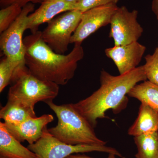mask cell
Wrapping results in <instances>:
<instances>
[{
    "label": "cell",
    "mask_w": 158,
    "mask_h": 158,
    "mask_svg": "<svg viewBox=\"0 0 158 158\" xmlns=\"http://www.w3.org/2000/svg\"><path fill=\"white\" fill-rule=\"evenodd\" d=\"M25 62L31 74L42 81L66 85L73 77L78 62L85 55L81 44H75L67 55L55 52L38 31L23 38Z\"/></svg>",
    "instance_id": "6da1fadb"
},
{
    "label": "cell",
    "mask_w": 158,
    "mask_h": 158,
    "mask_svg": "<svg viewBox=\"0 0 158 158\" xmlns=\"http://www.w3.org/2000/svg\"><path fill=\"white\" fill-rule=\"evenodd\" d=\"M146 80L144 65L117 76L102 70L99 88L90 96L73 104L74 106L95 128L98 119L106 117V111L113 109L116 112L125 105L130 90L139 82Z\"/></svg>",
    "instance_id": "7a4b0ae2"
},
{
    "label": "cell",
    "mask_w": 158,
    "mask_h": 158,
    "mask_svg": "<svg viewBox=\"0 0 158 158\" xmlns=\"http://www.w3.org/2000/svg\"><path fill=\"white\" fill-rule=\"evenodd\" d=\"M47 104L58 118L57 125L48 130L59 141L70 145H106L107 142L97 137L94 128L75 109L73 104L57 105L51 102Z\"/></svg>",
    "instance_id": "3957f363"
},
{
    "label": "cell",
    "mask_w": 158,
    "mask_h": 158,
    "mask_svg": "<svg viewBox=\"0 0 158 158\" xmlns=\"http://www.w3.org/2000/svg\"><path fill=\"white\" fill-rule=\"evenodd\" d=\"M8 97L17 98L34 108L37 102H53L59 93V85L37 78L26 65L19 66L15 72Z\"/></svg>",
    "instance_id": "277c9868"
},
{
    "label": "cell",
    "mask_w": 158,
    "mask_h": 158,
    "mask_svg": "<svg viewBox=\"0 0 158 158\" xmlns=\"http://www.w3.org/2000/svg\"><path fill=\"white\" fill-rule=\"evenodd\" d=\"M36 154L38 158H65L73 154L99 152L114 154L124 158L115 148L106 145H70L65 144L54 137L49 132L47 127L44 131L41 138L27 147Z\"/></svg>",
    "instance_id": "5b68a950"
},
{
    "label": "cell",
    "mask_w": 158,
    "mask_h": 158,
    "mask_svg": "<svg viewBox=\"0 0 158 158\" xmlns=\"http://www.w3.org/2000/svg\"><path fill=\"white\" fill-rule=\"evenodd\" d=\"M82 13L77 10L63 12L48 23L46 27L41 31L43 40L55 52L64 55L68 51Z\"/></svg>",
    "instance_id": "8992f818"
},
{
    "label": "cell",
    "mask_w": 158,
    "mask_h": 158,
    "mask_svg": "<svg viewBox=\"0 0 158 158\" xmlns=\"http://www.w3.org/2000/svg\"><path fill=\"white\" fill-rule=\"evenodd\" d=\"M34 10V5L33 3L26 5L15 21L1 34V50L5 56L19 66L26 65L23 35L27 30L28 17Z\"/></svg>",
    "instance_id": "52a82bcc"
},
{
    "label": "cell",
    "mask_w": 158,
    "mask_h": 158,
    "mask_svg": "<svg viewBox=\"0 0 158 158\" xmlns=\"http://www.w3.org/2000/svg\"><path fill=\"white\" fill-rule=\"evenodd\" d=\"M138 11H130L126 6L118 7L110 22V37L114 45H123L137 42L143 34V28L138 22Z\"/></svg>",
    "instance_id": "ba28073f"
},
{
    "label": "cell",
    "mask_w": 158,
    "mask_h": 158,
    "mask_svg": "<svg viewBox=\"0 0 158 158\" xmlns=\"http://www.w3.org/2000/svg\"><path fill=\"white\" fill-rule=\"evenodd\" d=\"M118 8L117 4H110L83 12L78 26L71 37L70 44L81 45L84 40L98 29L110 24L112 16Z\"/></svg>",
    "instance_id": "9c48e42d"
},
{
    "label": "cell",
    "mask_w": 158,
    "mask_h": 158,
    "mask_svg": "<svg viewBox=\"0 0 158 158\" xmlns=\"http://www.w3.org/2000/svg\"><path fill=\"white\" fill-rule=\"evenodd\" d=\"M146 50L138 41L123 45H114L105 50L106 56L112 59L119 74H124L138 67Z\"/></svg>",
    "instance_id": "30bf717a"
},
{
    "label": "cell",
    "mask_w": 158,
    "mask_h": 158,
    "mask_svg": "<svg viewBox=\"0 0 158 158\" xmlns=\"http://www.w3.org/2000/svg\"><path fill=\"white\" fill-rule=\"evenodd\" d=\"M54 120L51 114H44L40 117H32L18 124L5 123V127L10 134L20 142L27 141L33 144L41 138L48 124Z\"/></svg>",
    "instance_id": "8fae6325"
},
{
    "label": "cell",
    "mask_w": 158,
    "mask_h": 158,
    "mask_svg": "<svg viewBox=\"0 0 158 158\" xmlns=\"http://www.w3.org/2000/svg\"><path fill=\"white\" fill-rule=\"evenodd\" d=\"M40 4L39 8L28 17L27 30H30L32 34L36 33L40 26L48 23L58 15L76 9V4L62 0H44Z\"/></svg>",
    "instance_id": "7c38bea8"
},
{
    "label": "cell",
    "mask_w": 158,
    "mask_h": 158,
    "mask_svg": "<svg viewBox=\"0 0 158 158\" xmlns=\"http://www.w3.org/2000/svg\"><path fill=\"white\" fill-rule=\"evenodd\" d=\"M0 158H38L13 137L0 122Z\"/></svg>",
    "instance_id": "4fadbf2b"
},
{
    "label": "cell",
    "mask_w": 158,
    "mask_h": 158,
    "mask_svg": "<svg viewBox=\"0 0 158 158\" xmlns=\"http://www.w3.org/2000/svg\"><path fill=\"white\" fill-rule=\"evenodd\" d=\"M36 117L34 107L13 98L8 97L7 103L0 110V118L5 123L18 124Z\"/></svg>",
    "instance_id": "5bb4252c"
},
{
    "label": "cell",
    "mask_w": 158,
    "mask_h": 158,
    "mask_svg": "<svg viewBox=\"0 0 158 158\" xmlns=\"http://www.w3.org/2000/svg\"><path fill=\"white\" fill-rule=\"evenodd\" d=\"M158 131V112L144 103H141L137 118L128 131L134 137Z\"/></svg>",
    "instance_id": "9a60e30c"
},
{
    "label": "cell",
    "mask_w": 158,
    "mask_h": 158,
    "mask_svg": "<svg viewBox=\"0 0 158 158\" xmlns=\"http://www.w3.org/2000/svg\"><path fill=\"white\" fill-rule=\"evenodd\" d=\"M127 95L146 104L158 112V85L146 80L134 86Z\"/></svg>",
    "instance_id": "2e32d148"
},
{
    "label": "cell",
    "mask_w": 158,
    "mask_h": 158,
    "mask_svg": "<svg viewBox=\"0 0 158 158\" xmlns=\"http://www.w3.org/2000/svg\"><path fill=\"white\" fill-rule=\"evenodd\" d=\"M135 158H158V131L134 137Z\"/></svg>",
    "instance_id": "e0dca14e"
},
{
    "label": "cell",
    "mask_w": 158,
    "mask_h": 158,
    "mask_svg": "<svg viewBox=\"0 0 158 158\" xmlns=\"http://www.w3.org/2000/svg\"><path fill=\"white\" fill-rule=\"evenodd\" d=\"M19 65L5 56L0 62V92L11 82L15 70Z\"/></svg>",
    "instance_id": "ac0fdd59"
},
{
    "label": "cell",
    "mask_w": 158,
    "mask_h": 158,
    "mask_svg": "<svg viewBox=\"0 0 158 158\" xmlns=\"http://www.w3.org/2000/svg\"><path fill=\"white\" fill-rule=\"evenodd\" d=\"M17 4H12L2 8L0 11V33L7 30L17 19L22 11Z\"/></svg>",
    "instance_id": "d6986e66"
},
{
    "label": "cell",
    "mask_w": 158,
    "mask_h": 158,
    "mask_svg": "<svg viewBox=\"0 0 158 158\" xmlns=\"http://www.w3.org/2000/svg\"><path fill=\"white\" fill-rule=\"evenodd\" d=\"M144 59L143 65L148 81L158 86V46L153 53L145 56Z\"/></svg>",
    "instance_id": "ffe728a7"
},
{
    "label": "cell",
    "mask_w": 158,
    "mask_h": 158,
    "mask_svg": "<svg viewBox=\"0 0 158 158\" xmlns=\"http://www.w3.org/2000/svg\"><path fill=\"white\" fill-rule=\"evenodd\" d=\"M120 0H81L76 4L75 10L82 12L93 8L110 4H116Z\"/></svg>",
    "instance_id": "44dd1931"
},
{
    "label": "cell",
    "mask_w": 158,
    "mask_h": 158,
    "mask_svg": "<svg viewBox=\"0 0 158 158\" xmlns=\"http://www.w3.org/2000/svg\"><path fill=\"white\" fill-rule=\"evenodd\" d=\"M44 0H0V5L2 8L10 6L12 4H17L23 8L29 3L33 4H41Z\"/></svg>",
    "instance_id": "7402d4cb"
},
{
    "label": "cell",
    "mask_w": 158,
    "mask_h": 158,
    "mask_svg": "<svg viewBox=\"0 0 158 158\" xmlns=\"http://www.w3.org/2000/svg\"><path fill=\"white\" fill-rule=\"evenodd\" d=\"M116 155L114 154L110 153L109 154V156L107 158H116ZM65 158H93L90 157L85 155V154H80V153L73 154Z\"/></svg>",
    "instance_id": "603a6c76"
},
{
    "label": "cell",
    "mask_w": 158,
    "mask_h": 158,
    "mask_svg": "<svg viewBox=\"0 0 158 158\" xmlns=\"http://www.w3.org/2000/svg\"><path fill=\"white\" fill-rule=\"evenodd\" d=\"M152 10L155 15L158 25V0H152Z\"/></svg>",
    "instance_id": "cb8c5ba5"
},
{
    "label": "cell",
    "mask_w": 158,
    "mask_h": 158,
    "mask_svg": "<svg viewBox=\"0 0 158 158\" xmlns=\"http://www.w3.org/2000/svg\"><path fill=\"white\" fill-rule=\"evenodd\" d=\"M64 2H66L73 3V4H76L77 3L81 1V0H62Z\"/></svg>",
    "instance_id": "d4e9b609"
}]
</instances>
